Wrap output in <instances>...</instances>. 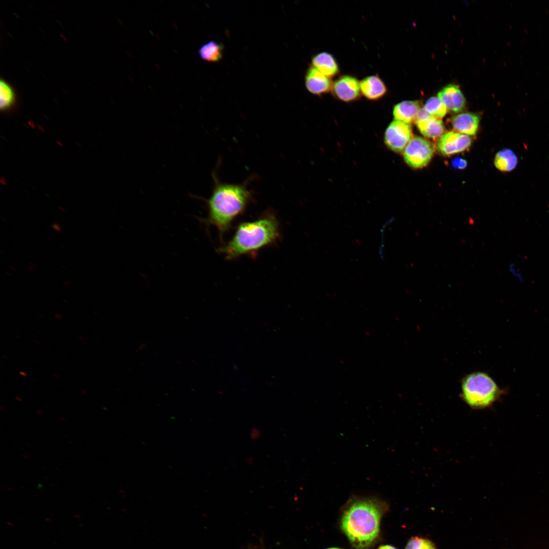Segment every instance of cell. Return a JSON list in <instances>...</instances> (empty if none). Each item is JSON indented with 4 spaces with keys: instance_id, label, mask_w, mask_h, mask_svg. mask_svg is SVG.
<instances>
[{
    "instance_id": "cell-17",
    "label": "cell",
    "mask_w": 549,
    "mask_h": 549,
    "mask_svg": "<svg viewBox=\"0 0 549 549\" xmlns=\"http://www.w3.org/2000/svg\"><path fill=\"white\" fill-rule=\"evenodd\" d=\"M223 45L215 41H210L199 50L200 57L209 62H219L223 57Z\"/></svg>"
},
{
    "instance_id": "cell-24",
    "label": "cell",
    "mask_w": 549,
    "mask_h": 549,
    "mask_svg": "<svg viewBox=\"0 0 549 549\" xmlns=\"http://www.w3.org/2000/svg\"><path fill=\"white\" fill-rule=\"evenodd\" d=\"M52 228L53 229H54L57 232H60L62 231V227L58 224H56V223L53 224L52 225Z\"/></svg>"
},
{
    "instance_id": "cell-11",
    "label": "cell",
    "mask_w": 549,
    "mask_h": 549,
    "mask_svg": "<svg viewBox=\"0 0 549 549\" xmlns=\"http://www.w3.org/2000/svg\"><path fill=\"white\" fill-rule=\"evenodd\" d=\"M360 87L361 94L371 101L380 100L387 92L386 84L378 75L364 78L360 82Z\"/></svg>"
},
{
    "instance_id": "cell-33",
    "label": "cell",
    "mask_w": 549,
    "mask_h": 549,
    "mask_svg": "<svg viewBox=\"0 0 549 549\" xmlns=\"http://www.w3.org/2000/svg\"><path fill=\"white\" fill-rule=\"evenodd\" d=\"M9 268H10L11 269L13 270H16L15 269H14V268L13 267H11V266H10V267H9Z\"/></svg>"
},
{
    "instance_id": "cell-8",
    "label": "cell",
    "mask_w": 549,
    "mask_h": 549,
    "mask_svg": "<svg viewBox=\"0 0 549 549\" xmlns=\"http://www.w3.org/2000/svg\"><path fill=\"white\" fill-rule=\"evenodd\" d=\"M471 143L472 140L469 135L449 132L440 136L437 143V148L442 155L450 156L466 150Z\"/></svg>"
},
{
    "instance_id": "cell-19",
    "label": "cell",
    "mask_w": 549,
    "mask_h": 549,
    "mask_svg": "<svg viewBox=\"0 0 549 549\" xmlns=\"http://www.w3.org/2000/svg\"><path fill=\"white\" fill-rule=\"evenodd\" d=\"M424 108L432 117L438 119L444 117L447 111L444 103L438 97L430 98L426 101Z\"/></svg>"
},
{
    "instance_id": "cell-13",
    "label": "cell",
    "mask_w": 549,
    "mask_h": 549,
    "mask_svg": "<svg viewBox=\"0 0 549 549\" xmlns=\"http://www.w3.org/2000/svg\"><path fill=\"white\" fill-rule=\"evenodd\" d=\"M452 128L458 132L467 135H474L479 124L478 116L472 113H464L452 117L451 120Z\"/></svg>"
},
{
    "instance_id": "cell-20",
    "label": "cell",
    "mask_w": 549,
    "mask_h": 549,
    "mask_svg": "<svg viewBox=\"0 0 549 549\" xmlns=\"http://www.w3.org/2000/svg\"><path fill=\"white\" fill-rule=\"evenodd\" d=\"M405 549H437L435 544L430 540L420 537H412L408 541Z\"/></svg>"
},
{
    "instance_id": "cell-14",
    "label": "cell",
    "mask_w": 549,
    "mask_h": 549,
    "mask_svg": "<svg viewBox=\"0 0 549 549\" xmlns=\"http://www.w3.org/2000/svg\"><path fill=\"white\" fill-rule=\"evenodd\" d=\"M420 108L418 101H404L394 105L392 113L395 120L410 125L415 121Z\"/></svg>"
},
{
    "instance_id": "cell-35",
    "label": "cell",
    "mask_w": 549,
    "mask_h": 549,
    "mask_svg": "<svg viewBox=\"0 0 549 549\" xmlns=\"http://www.w3.org/2000/svg\"><path fill=\"white\" fill-rule=\"evenodd\" d=\"M82 393H85V394H87V393H86V392H85V391H82Z\"/></svg>"
},
{
    "instance_id": "cell-21",
    "label": "cell",
    "mask_w": 549,
    "mask_h": 549,
    "mask_svg": "<svg viewBox=\"0 0 549 549\" xmlns=\"http://www.w3.org/2000/svg\"><path fill=\"white\" fill-rule=\"evenodd\" d=\"M508 268L511 275L516 278L520 283H522L524 282L525 278L523 274L516 267L514 263H509L508 264Z\"/></svg>"
},
{
    "instance_id": "cell-3",
    "label": "cell",
    "mask_w": 549,
    "mask_h": 549,
    "mask_svg": "<svg viewBox=\"0 0 549 549\" xmlns=\"http://www.w3.org/2000/svg\"><path fill=\"white\" fill-rule=\"evenodd\" d=\"M279 237L278 221L272 212H267L256 220L239 224L231 239L219 251L231 260L255 253L274 243Z\"/></svg>"
},
{
    "instance_id": "cell-9",
    "label": "cell",
    "mask_w": 549,
    "mask_h": 549,
    "mask_svg": "<svg viewBox=\"0 0 549 549\" xmlns=\"http://www.w3.org/2000/svg\"><path fill=\"white\" fill-rule=\"evenodd\" d=\"M332 82L318 70L310 67L305 75V85L307 90L316 96H321L331 92Z\"/></svg>"
},
{
    "instance_id": "cell-12",
    "label": "cell",
    "mask_w": 549,
    "mask_h": 549,
    "mask_svg": "<svg viewBox=\"0 0 549 549\" xmlns=\"http://www.w3.org/2000/svg\"><path fill=\"white\" fill-rule=\"evenodd\" d=\"M311 63L312 67L330 79L340 73L336 59L328 52H322L315 54L312 58Z\"/></svg>"
},
{
    "instance_id": "cell-2",
    "label": "cell",
    "mask_w": 549,
    "mask_h": 549,
    "mask_svg": "<svg viewBox=\"0 0 549 549\" xmlns=\"http://www.w3.org/2000/svg\"><path fill=\"white\" fill-rule=\"evenodd\" d=\"M212 173L214 187L210 197L205 200L207 217L202 220L216 227L221 240L230 229L233 221L241 215L251 199V193L244 185L220 182Z\"/></svg>"
},
{
    "instance_id": "cell-26",
    "label": "cell",
    "mask_w": 549,
    "mask_h": 549,
    "mask_svg": "<svg viewBox=\"0 0 549 549\" xmlns=\"http://www.w3.org/2000/svg\"><path fill=\"white\" fill-rule=\"evenodd\" d=\"M64 283L67 286H70L72 283V281L71 280L68 279L64 281Z\"/></svg>"
},
{
    "instance_id": "cell-7",
    "label": "cell",
    "mask_w": 549,
    "mask_h": 549,
    "mask_svg": "<svg viewBox=\"0 0 549 549\" xmlns=\"http://www.w3.org/2000/svg\"><path fill=\"white\" fill-rule=\"evenodd\" d=\"M331 92L337 99L346 103L358 100L361 94L360 82L356 77L349 75L338 78L332 83Z\"/></svg>"
},
{
    "instance_id": "cell-22",
    "label": "cell",
    "mask_w": 549,
    "mask_h": 549,
    "mask_svg": "<svg viewBox=\"0 0 549 549\" xmlns=\"http://www.w3.org/2000/svg\"><path fill=\"white\" fill-rule=\"evenodd\" d=\"M451 165L456 169H464L467 166V162L463 158L456 157L452 160Z\"/></svg>"
},
{
    "instance_id": "cell-4",
    "label": "cell",
    "mask_w": 549,
    "mask_h": 549,
    "mask_svg": "<svg viewBox=\"0 0 549 549\" xmlns=\"http://www.w3.org/2000/svg\"><path fill=\"white\" fill-rule=\"evenodd\" d=\"M463 398L470 406L481 408L487 407L500 396L501 390L487 374L477 372L467 375L462 382Z\"/></svg>"
},
{
    "instance_id": "cell-10",
    "label": "cell",
    "mask_w": 549,
    "mask_h": 549,
    "mask_svg": "<svg viewBox=\"0 0 549 549\" xmlns=\"http://www.w3.org/2000/svg\"><path fill=\"white\" fill-rule=\"evenodd\" d=\"M438 97L447 109L452 112H460L465 107L466 99L459 87L456 85L449 84L444 87L438 93Z\"/></svg>"
},
{
    "instance_id": "cell-31",
    "label": "cell",
    "mask_w": 549,
    "mask_h": 549,
    "mask_svg": "<svg viewBox=\"0 0 549 549\" xmlns=\"http://www.w3.org/2000/svg\"><path fill=\"white\" fill-rule=\"evenodd\" d=\"M34 343H36V344H40V343L39 342V341H37V340H34Z\"/></svg>"
},
{
    "instance_id": "cell-1",
    "label": "cell",
    "mask_w": 549,
    "mask_h": 549,
    "mask_svg": "<svg viewBox=\"0 0 549 549\" xmlns=\"http://www.w3.org/2000/svg\"><path fill=\"white\" fill-rule=\"evenodd\" d=\"M387 503L375 498H353L346 504L341 528L355 549H369L378 537Z\"/></svg>"
},
{
    "instance_id": "cell-15",
    "label": "cell",
    "mask_w": 549,
    "mask_h": 549,
    "mask_svg": "<svg viewBox=\"0 0 549 549\" xmlns=\"http://www.w3.org/2000/svg\"><path fill=\"white\" fill-rule=\"evenodd\" d=\"M415 123L420 132L428 138H437L440 136L445 130L442 121L432 116L425 119L416 121Z\"/></svg>"
},
{
    "instance_id": "cell-29",
    "label": "cell",
    "mask_w": 549,
    "mask_h": 549,
    "mask_svg": "<svg viewBox=\"0 0 549 549\" xmlns=\"http://www.w3.org/2000/svg\"><path fill=\"white\" fill-rule=\"evenodd\" d=\"M79 339L82 340V341H84L85 340L84 338L82 336H79Z\"/></svg>"
},
{
    "instance_id": "cell-32",
    "label": "cell",
    "mask_w": 549,
    "mask_h": 549,
    "mask_svg": "<svg viewBox=\"0 0 549 549\" xmlns=\"http://www.w3.org/2000/svg\"><path fill=\"white\" fill-rule=\"evenodd\" d=\"M326 549H342V548H338V547H330V548H326Z\"/></svg>"
},
{
    "instance_id": "cell-5",
    "label": "cell",
    "mask_w": 549,
    "mask_h": 549,
    "mask_svg": "<svg viewBox=\"0 0 549 549\" xmlns=\"http://www.w3.org/2000/svg\"><path fill=\"white\" fill-rule=\"evenodd\" d=\"M434 152V146L429 141L420 137H415L405 147L403 157L409 166L420 168L430 162Z\"/></svg>"
},
{
    "instance_id": "cell-28",
    "label": "cell",
    "mask_w": 549,
    "mask_h": 549,
    "mask_svg": "<svg viewBox=\"0 0 549 549\" xmlns=\"http://www.w3.org/2000/svg\"><path fill=\"white\" fill-rule=\"evenodd\" d=\"M54 316H55V317L56 318H57L58 319H59V320H60V319H62V317H61V316H60V315L59 314H57V313H56V314H55L54 315Z\"/></svg>"
},
{
    "instance_id": "cell-25",
    "label": "cell",
    "mask_w": 549,
    "mask_h": 549,
    "mask_svg": "<svg viewBox=\"0 0 549 549\" xmlns=\"http://www.w3.org/2000/svg\"><path fill=\"white\" fill-rule=\"evenodd\" d=\"M378 549H397L395 547L390 545H383L380 546Z\"/></svg>"
},
{
    "instance_id": "cell-6",
    "label": "cell",
    "mask_w": 549,
    "mask_h": 549,
    "mask_svg": "<svg viewBox=\"0 0 549 549\" xmlns=\"http://www.w3.org/2000/svg\"><path fill=\"white\" fill-rule=\"evenodd\" d=\"M413 136L409 124L398 120L390 123L384 135V141L390 150L395 152L404 151Z\"/></svg>"
},
{
    "instance_id": "cell-30",
    "label": "cell",
    "mask_w": 549,
    "mask_h": 549,
    "mask_svg": "<svg viewBox=\"0 0 549 549\" xmlns=\"http://www.w3.org/2000/svg\"><path fill=\"white\" fill-rule=\"evenodd\" d=\"M53 376H54V377H55V378H59V376H58V375L57 374H53Z\"/></svg>"
},
{
    "instance_id": "cell-23",
    "label": "cell",
    "mask_w": 549,
    "mask_h": 549,
    "mask_svg": "<svg viewBox=\"0 0 549 549\" xmlns=\"http://www.w3.org/2000/svg\"><path fill=\"white\" fill-rule=\"evenodd\" d=\"M431 116L424 108H420L417 113L415 121L425 119Z\"/></svg>"
},
{
    "instance_id": "cell-16",
    "label": "cell",
    "mask_w": 549,
    "mask_h": 549,
    "mask_svg": "<svg viewBox=\"0 0 549 549\" xmlns=\"http://www.w3.org/2000/svg\"><path fill=\"white\" fill-rule=\"evenodd\" d=\"M494 165L500 171L509 172L513 170L518 163V158L513 150L504 149L499 151L494 159Z\"/></svg>"
},
{
    "instance_id": "cell-27",
    "label": "cell",
    "mask_w": 549,
    "mask_h": 549,
    "mask_svg": "<svg viewBox=\"0 0 549 549\" xmlns=\"http://www.w3.org/2000/svg\"><path fill=\"white\" fill-rule=\"evenodd\" d=\"M19 374H20V375H21V376H24V377H26V376H27V374H26V373L25 372H23V371H20V372H19Z\"/></svg>"
},
{
    "instance_id": "cell-34",
    "label": "cell",
    "mask_w": 549,
    "mask_h": 549,
    "mask_svg": "<svg viewBox=\"0 0 549 549\" xmlns=\"http://www.w3.org/2000/svg\"><path fill=\"white\" fill-rule=\"evenodd\" d=\"M15 337H16L17 338H18V339H19V338H20V337H19V336H18V335H17V334H15Z\"/></svg>"
},
{
    "instance_id": "cell-18",
    "label": "cell",
    "mask_w": 549,
    "mask_h": 549,
    "mask_svg": "<svg viewBox=\"0 0 549 549\" xmlns=\"http://www.w3.org/2000/svg\"><path fill=\"white\" fill-rule=\"evenodd\" d=\"M0 108L6 111L11 108L15 102V95L12 87L5 80L0 81Z\"/></svg>"
}]
</instances>
